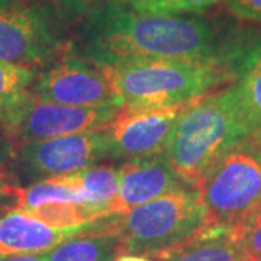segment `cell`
Returning a JSON list of instances; mask_svg holds the SVG:
<instances>
[{"label": "cell", "mask_w": 261, "mask_h": 261, "mask_svg": "<svg viewBox=\"0 0 261 261\" xmlns=\"http://www.w3.org/2000/svg\"><path fill=\"white\" fill-rule=\"evenodd\" d=\"M123 109H154L190 102L235 80L225 61L134 60L100 67Z\"/></svg>", "instance_id": "obj_3"}, {"label": "cell", "mask_w": 261, "mask_h": 261, "mask_svg": "<svg viewBox=\"0 0 261 261\" xmlns=\"http://www.w3.org/2000/svg\"><path fill=\"white\" fill-rule=\"evenodd\" d=\"M121 106H65L45 102L34 94L8 129L16 148L34 141L105 130L121 112Z\"/></svg>", "instance_id": "obj_8"}, {"label": "cell", "mask_w": 261, "mask_h": 261, "mask_svg": "<svg viewBox=\"0 0 261 261\" xmlns=\"http://www.w3.org/2000/svg\"><path fill=\"white\" fill-rule=\"evenodd\" d=\"M207 232L205 207L193 187L170 192L125 215L103 218L99 235L113 237L119 254L163 258Z\"/></svg>", "instance_id": "obj_4"}, {"label": "cell", "mask_w": 261, "mask_h": 261, "mask_svg": "<svg viewBox=\"0 0 261 261\" xmlns=\"http://www.w3.org/2000/svg\"><path fill=\"white\" fill-rule=\"evenodd\" d=\"M225 9L233 18L261 25V0H225Z\"/></svg>", "instance_id": "obj_20"}, {"label": "cell", "mask_w": 261, "mask_h": 261, "mask_svg": "<svg viewBox=\"0 0 261 261\" xmlns=\"http://www.w3.org/2000/svg\"><path fill=\"white\" fill-rule=\"evenodd\" d=\"M96 222L74 228H53L31 215L10 211L0 218V260L12 255L44 254L75 237L94 235Z\"/></svg>", "instance_id": "obj_12"}, {"label": "cell", "mask_w": 261, "mask_h": 261, "mask_svg": "<svg viewBox=\"0 0 261 261\" xmlns=\"http://www.w3.org/2000/svg\"><path fill=\"white\" fill-rule=\"evenodd\" d=\"M71 51L97 67L152 58L225 61L205 19L145 15L116 0L84 13Z\"/></svg>", "instance_id": "obj_1"}, {"label": "cell", "mask_w": 261, "mask_h": 261, "mask_svg": "<svg viewBox=\"0 0 261 261\" xmlns=\"http://www.w3.org/2000/svg\"><path fill=\"white\" fill-rule=\"evenodd\" d=\"M116 251L113 237L84 235L67 240L45 252L47 261H111Z\"/></svg>", "instance_id": "obj_17"}, {"label": "cell", "mask_w": 261, "mask_h": 261, "mask_svg": "<svg viewBox=\"0 0 261 261\" xmlns=\"http://www.w3.org/2000/svg\"><path fill=\"white\" fill-rule=\"evenodd\" d=\"M193 100L154 109L122 108L105 129L109 142V159L129 161L161 155L178 119Z\"/></svg>", "instance_id": "obj_10"}, {"label": "cell", "mask_w": 261, "mask_h": 261, "mask_svg": "<svg viewBox=\"0 0 261 261\" xmlns=\"http://www.w3.org/2000/svg\"><path fill=\"white\" fill-rule=\"evenodd\" d=\"M65 16L48 0H23L0 13V61L42 70L68 54Z\"/></svg>", "instance_id": "obj_6"}, {"label": "cell", "mask_w": 261, "mask_h": 261, "mask_svg": "<svg viewBox=\"0 0 261 261\" xmlns=\"http://www.w3.org/2000/svg\"><path fill=\"white\" fill-rule=\"evenodd\" d=\"M15 154H16L15 141L10 138L8 130L0 125V178L10 180Z\"/></svg>", "instance_id": "obj_21"}, {"label": "cell", "mask_w": 261, "mask_h": 261, "mask_svg": "<svg viewBox=\"0 0 261 261\" xmlns=\"http://www.w3.org/2000/svg\"><path fill=\"white\" fill-rule=\"evenodd\" d=\"M109 159V142L105 130L65 135L34 141L16 148L12 176L28 185L47 178L68 176Z\"/></svg>", "instance_id": "obj_7"}, {"label": "cell", "mask_w": 261, "mask_h": 261, "mask_svg": "<svg viewBox=\"0 0 261 261\" xmlns=\"http://www.w3.org/2000/svg\"><path fill=\"white\" fill-rule=\"evenodd\" d=\"M41 70L0 61V125L8 130L34 96L32 86Z\"/></svg>", "instance_id": "obj_14"}, {"label": "cell", "mask_w": 261, "mask_h": 261, "mask_svg": "<svg viewBox=\"0 0 261 261\" xmlns=\"http://www.w3.org/2000/svg\"><path fill=\"white\" fill-rule=\"evenodd\" d=\"M113 261H151L144 255H135V254H121L118 258Z\"/></svg>", "instance_id": "obj_25"}, {"label": "cell", "mask_w": 261, "mask_h": 261, "mask_svg": "<svg viewBox=\"0 0 261 261\" xmlns=\"http://www.w3.org/2000/svg\"><path fill=\"white\" fill-rule=\"evenodd\" d=\"M20 2H23V0H0V13L13 8L15 5H18Z\"/></svg>", "instance_id": "obj_26"}, {"label": "cell", "mask_w": 261, "mask_h": 261, "mask_svg": "<svg viewBox=\"0 0 261 261\" xmlns=\"http://www.w3.org/2000/svg\"><path fill=\"white\" fill-rule=\"evenodd\" d=\"M163 261H243L241 251L229 231L209 232L164 255Z\"/></svg>", "instance_id": "obj_16"}, {"label": "cell", "mask_w": 261, "mask_h": 261, "mask_svg": "<svg viewBox=\"0 0 261 261\" xmlns=\"http://www.w3.org/2000/svg\"><path fill=\"white\" fill-rule=\"evenodd\" d=\"M65 18L68 16H83L89 10L97 8L108 0H48Z\"/></svg>", "instance_id": "obj_22"}, {"label": "cell", "mask_w": 261, "mask_h": 261, "mask_svg": "<svg viewBox=\"0 0 261 261\" xmlns=\"http://www.w3.org/2000/svg\"><path fill=\"white\" fill-rule=\"evenodd\" d=\"M207 232H226L261 211V149L241 145L226 152L196 181Z\"/></svg>", "instance_id": "obj_5"}, {"label": "cell", "mask_w": 261, "mask_h": 261, "mask_svg": "<svg viewBox=\"0 0 261 261\" xmlns=\"http://www.w3.org/2000/svg\"><path fill=\"white\" fill-rule=\"evenodd\" d=\"M126 8L145 15H200L225 0H116Z\"/></svg>", "instance_id": "obj_18"}, {"label": "cell", "mask_w": 261, "mask_h": 261, "mask_svg": "<svg viewBox=\"0 0 261 261\" xmlns=\"http://www.w3.org/2000/svg\"><path fill=\"white\" fill-rule=\"evenodd\" d=\"M15 183H12L10 180H6V178H0V202L8 199V197H12L15 196Z\"/></svg>", "instance_id": "obj_23"}, {"label": "cell", "mask_w": 261, "mask_h": 261, "mask_svg": "<svg viewBox=\"0 0 261 261\" xmlns=\"http://www.w3.org/2000/svg\"><path fill=\"white\" fill-rule=\"evenodd\" d=\"M32 93L45 102L65 106H121L100 67L70 51L56 63L42 68L32 86Z\"/></svg>", "instance_id": "obj_9"}, {"label": "cell", "mask_w": 261, "mask_h": 261, "mask_svg": "<svg viewBox=\"0 0 261 261\" xmlns=\"http://www.w3.org/2000/svg\"><path fill=\"white\" fill-rule=\"evenodd\" d=\"M0 261H47L45 252L44 254H23V255H12Z\"/></svg>", "instance_id": "obj_24"}, {"label": "cell", "mask_w": 261, "mask_h": 261, "mask_svg": "<svg viewBox=\"0 0 261 261\" xmlns=\"http://www.w3.org/2000/svg\"><path fill=\"white\" fill-rule=\"evenodd\" d=\"M47 180H51L57 185H61L80 193L86 203L100 207L103 211V216L106 206L118 195V187H119L118 168H115L113 166H92L74 174L47 178Z\"/></svg>", "instance_id": "obj_15"}, {"label": "cell", "mask_w": 261, "mask_h": 261, "mask_svg": "<svg viewBox=\"0 0 261 261\" xmlns=\"http://www.w3.org/2000/svg\"><path fill=\"white\" fill-rule=\"evenodd\" d=\"M118 195L106 206L105 216L125 215L137 206L144 205L170 192L187 186L161 155L129 160L118 168Z\"/></svg>", "instance_id": "obj_11"}, {"label": "cell", "mask_w": 261, "mask_h": 261, "mask_svg": "<svg viewBox=\"0 0 261 261\" xmlns=\"http://www.w3.org/2000/svg\"><path fill=\"white\" fill-rule=\"evenodd\" d=\"M251 145L238 97L229 84L195 99L178 119L163 157L187 186L215 161L241 145Z\"/></svg>", "instance_id": "obj_2"}, {"label": "cell", "mask_w": 261, "mask_h": 261, "mask_svg": "<svg viewBox=\"0 0 261 261\" xmlns=\"http://www.w3.org/2000/svg\"><path fill=\"white\" fill-rule=\"evenodd\" d=\"M229 232L240 247L243 261H261V211Z\"/></svg>", "instance_id": "obj_19"}, {"label": "cell", "mask_w": 261, "mask_h": 261, "mask_svg": "<svg viewBox=\"0 0 261 261\" xmlns=\"http://www.w3.org/2000/svg\"><path fill=\"white\" fill-rule=\"evenodd\" d=\"M233 90L238 97L251 145L261 149V44L238 57Z\"/></svg>", "instance_id": "obj_13"}]
</instances>
